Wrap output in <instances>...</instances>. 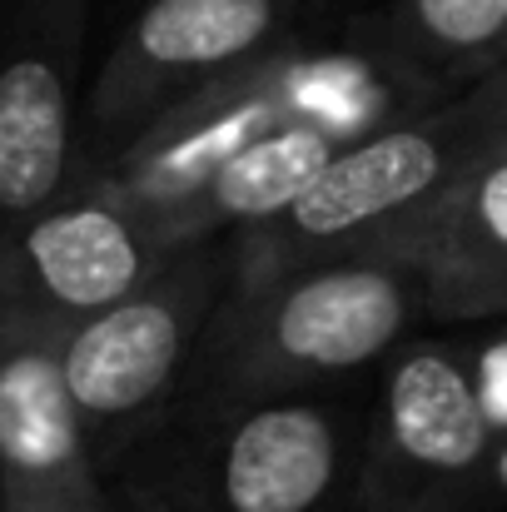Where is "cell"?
<instances>
[{"instance_id":"cell-1","label":"cell","mask_w":507,"mask_h":512,"mask_svg":"<svg viewBox=\"0 0 507 512\" xmlns=\"http://www.w3.org/2000/svg\"><path fill=\"white\" fill-rule=\"evenodd\" d=\"M418 314H428L423 264L368 254L279 274L239 269L160 433L194 438L244 403L329 388L383 358Z\"/></svg>"},{"instance_id":"cell-2","label":"cell","mask_w":507,"mask_h":512,"mask_svg":"<svg viewBox=\"0 0 507 512\" xmlns=\"http://www.w3.org/2000/svg\"><path fill=\"white\" fill-rule=\"evenodd\" d=\"M507 150V85L488 70L448 110L378 120L348 140L289 209L244 229V269L279 274L324 259H398L438 204Z\"/></svg>"},{"instance_id":"cell-3","label":"cell","mask_w":507,"mask_h":512,"mask_svg":"<svg viewBox=\"0 0 507 512\" xmlns=\"http://www.w3.org/2000/svg\"><path fill=\"white\" fill-rule=\"evenodd\" d=\"M239 269L244 229L204 234L184 244L130 299L65 334V383L80 408L100 478L120 473L160 433V423L189 383L194 353L214 314L239 284Z\"/></svg>"},{"instance_id":"cell-4","label":"cell","mask_w":507,"mask_h":512,"mask_svg":"<svg viewBox=\"0 0 507 512\" xmlns=\"http://www.w3.org/2000/svg\"><path fill=\"white\" fill-rule=\"evenodd\" d=\"M498 438L473 353L458 343H413L383 368L363 433L358 508L483 512L498 498Z\"/></svg>"},{"instance_id":"cell-5","label":"cell","mask_w":507,"mask_h":512,"mask_svg":"<svg viewBox=\"0 0 507 512\" xmlns=\"http://www.w3.org/2000/svg\"><path fill=\"white\" fill-rule=\"evenodd\" d=\"M353 85H368L363 60L259 55L189 90L184 100L160 110L140 135H130L100 170L70 174V179H95L125 204L165 219L169 209L194 199L229 155H239L244 145H254L259 135L289 120H309L314 95H334ZM334 120H353V115H334ZM353 125H368V120H353Z\"/></svg>"},{"instance_id":"cell-6","label":"cell","mask_w":507,"mask_h":512,"mask_svg":"<svg viewBox=\"0 0 507 512\" xmlns=\"http://www.w3.org/2000/svg\"><path fill=\"white\" fill-rule=\"evenodd\" d=\"M174 254L155 214L95 179H65L50 204L0 229V319L70 334L150 284Z\"/></svg>"},{"instance_id":"cell-7","label":"cell","mask_w":507,"mask_h":512,"mask_svg":"<svg viewBox=\"0 0 507 512\" xmlns=\"http://www.w3.org/2000/svg\"><path fill=\"white\" fill-rule=\"evenodd\" d=\"M329 388L274 393L209 423L194 443L179 512H334L358 503L363 433Z\"/></svg>"},{"instance_id":"cell-8","label":"cell","mask_w":507,"mask_h":512,"mask_svg":"<svg viewBox=\"0 0 507 512\" xmlns=\"http://www.w3.org/2000/svg\"><path fill=\"white\" fill-rule=\"evenodd\" d=\"M279 25L284 0H150L95 80V145L70 174L100 170L174 100L259 60Z\"/></svg>"},{"instance_id":"cell-9","label":"cell","mask_w":507,"mask_h":512,"mask_svg":"<svg viewBox=\"0 0 507 512\" xmlns=\"http://www.w3.org/2000/svg\"><path fill=\"white\" fill-rule=\"evenodd\" d=\"M85 0L0 10V229L50 204L75 170V75Z\"/></svg>"},{"instance_id":"cell-10","label":"cell","mask_w":507,"mask_h":512,"mask_svg":"<svg viewBox=\"0 0 507 512\" xmlns=\"http://www.w3.org/2000/svg\"><path fill=\"white\" fill-rule=\"evenodd\" d=\"M60 343V329L0 319V512L110 508Z\"/></svg>"},{"instance_id":"cell-11","label":"cell","mask_w":507,"mask_h":512,"mask_svg":"<svg viewBox=\"0 0 507 512\" xmlns=\"http://www.w3.org/2000/svg\"><path fill=\"white\" fill-rule=\"evenodd\" d=\"M358 135H363V125L334 120V115L289 120V125L259 135L254 145H244L239 155H229L219 165V174L194 199L169 209L160 219V229L169 234L174 249H184L204 234L254 229V224L274 219L279 209H289L319 174L334 165L338 150Z\"/></svg>"},{"instance_id":"cell-12","label":"cell","mask_w":507,"mask_h":512,"mask_svg":"<svg viewBox=\"0 0 507 512\" xmlns=\"http://www.w3.org/2000/svg\"><path fill=\"white\" fill-rule=\"evenodd\" d=\"M493 254H507V150L488 155L468 174L438 214L403 244V264H423V274L473 269Z\"/></svg>"},{"instance_id":"cell-13","label":"cell","mask_w":507,"mask_h":512,"mask_svg":"<svg viewBox=\"0 0 507 512\" xmlns=\"http://www.w3.org/2000/svg\"><path fill=\"white\" fill-rule=\"evenodd\" d=\"M403 35L428 60L493 70L507 50V0H408Z\"/></svg>"},{"instance_id":"cell-14","label":"cell","mask_w":507,"mask_h":512,"mask_svg":"<svg viewBox=\"0 0 507 512\" xmlns=\"http://www.w3.org/2000/svg\"><path fill=\"white\" fill-rule=\"evenodd\" d=\"M428 314L433 319H493V314H507V254H493L473 269L428 274Z\"/></svg>"},{"instance_id":"cell-15","label":"cell","mask_w":507,"mask_h":512,"mask_svg":"<svg viewBox=\"0 0 507 512\" xmlns=\"http://www.w3.org/2000/svg\"><path fill=\"white\" fill-rule=\"evenodd\" d=\"M493 483H498V498L507 503V433L498 438V458H493Z\"/></svg>"},{"instance_id":"cell-16","label":"cell","mask_w":507,"mask_h":512,"mask_svg":"<svg viewBox=\"0 0 507 512\" xmlns=\"http://www.w3.org/2000/svg\"><path fill=\"white\" fill-rule=\"evenodd\" d=\"M493 75H498V80L507 85V60H498V65H493Z\"/></svg>"},{"instance_id":"cell-17","label":"cell","mask_w":507,"mask_h":512,"mask_svg":"<svg viewBox=\"0 0 507 512\" xmlns=\"http://www.w3.org/2000/svg\"><path fill=\"white\" fill-rule=\"evenodd\" d=\"M100 512H115V508H100Z\"/></svg>"},{"instance_id":"cell-18","label":"cell","mask_w":507,"mask_h":512,"mask_svg":"<svg viewBox=\"0 0 507 512\" xmlns=\"http://www.w3.org/2000/svg\"><path fill=\"white\" fill-rule=\"evenodd\" d=\"M503 60H507V50H503Z\"/></svg>"}]
</instances>
